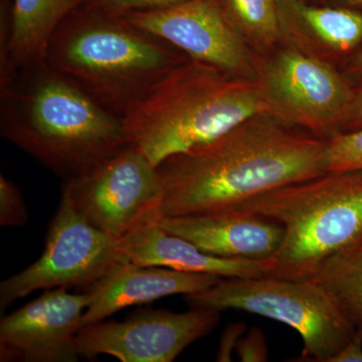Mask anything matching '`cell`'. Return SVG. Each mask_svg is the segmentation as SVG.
<instances>
[{"mask_svg": "<svg viewBox=\"0 0 362 362\" xmlns=\"http://www.w3.org/2000/svg\"><path fill=\"white\" fill-rule=\"evenodd\" d=\"M120 18L173 45L192 61L232 77L258 78L259 59L233 25L221 0H185Z\"/></svg>", "mask_w": 362, "mask_h": 362, "instance_id": "obj_10", "label": "cell"}, {"mask_svg": "<svg viewBox=\"0 0 362 362\" xmlns=\"http://www.w3.org/2000/svg\"><path fill=\"white\" fill-rule=\"evenodd\" d=\"M247 327L244 323H232L226 328L221 337L220 347L216 354V361H232V352L235 350L240 338L247 332Z\"/></svg>", "mask_w": 362, "mask_h": 362, "instance_id": "obj_24", "label": "cell"}, {"mask_svg": "<svg viewBox=\"0 0 362 362\" xmlns=\"http://www.w3.org/2000/svg\"><path fill=\"white\" fill-rule=\"evenodd\" d=\"M157 223L202 251L223 258L269 259L284 235L277 221L233 209L161 218Z\"/></svg>", "mask_w": 362, "mask_h": 362, "instance_id": "obj_13", "label": "cell"}, {"mask_svg": "<svg viewBox=\"0 0 362 362\" xmlns=\"http://www.w3.org/2000/svg\"><path fill=\"white\" fill-rule=\"evenodd\" d=\"M358 129H362V85L358 90H356L354 101L345 120L343 132Z\"/></svg>", "mask_w": 362, "mask_h": 362, "instance_id": "obj_26", "label": "cell"}, {"mask_svg": "<svg viewBox=\"0 0 362 362\" xmlns=\"http://www.w3.org/2000/svg\"><path fill=\"white\" fill-rule=\"evenodd\" d=\"M347 4H350V6H362V0H345Z\"/></svg>", "mask_w": 362, "mask_h": 362, "instance_id": "obj_28", "label": "cell"}, {"mask_svg": "<svg viewBox=\"0 0 362 362\" xmlns=\"http://www.w3.org/2000/svg\"><path fill=\"white\" fill-rule=\"evenodd\" d=\"M269 113L157 166L161 218L230 211L275 188L328 171V141Z\"/></svg>", "mask_w": 362, "mask_h": 362, "instance_id": "obj_1", "label": "cell"}, {"mask_svg": "<svg viewBox=\"0 0 362 362\" xmlns=\"http://www.w3.org/2000/svg\"><path fill=\"white\" fill-rule=\"evenodd\" d=\"M362 170V129L328 140V171Z\"/></svg>", "mask_w": 362, "mask_h": 362, "instance_id": "obj_20", "label": "cell"}, {"mask_svg": "<svg viewBox=\"0 0 362 362\" xmlns=\"http://www.w3.org/2000/svg\"><path fill=\"white\" fill-rule=\"evenodd\" d=\"M183 1L185 0H89L85 6L111 16H122L134 11L164 8Z\"/></svg>", "mask_w": 362, "mask_h": 362, "instance_id": "obj_22", "label": "cell"}, {"mask_svg": "<svg viewBox=\"0 0 362 362\" xmlns=\"http://www.w3.org/2000/svg\"><path fill=\"white\" fill-rule=\"evenodd\" d=\"M280 40L318 58L345 54L362 42V13L278 0Z\"/></svg>", "mask_w": 362, "mask_h": 362, "instance_id": "obj_16", "label": "cell"}, {"mask_svg": "<svg viewBox=\"0 0 362 362\" xmlns=\"http://www.w3.org/2000/svg\"><path fill=\"white\" fill-rule=\"evenodd\" d=\"M268 113L324 140L343 132L356 90L325 59L287 47L259 61Z\"/></svg>", "mask_w": 362, "mask_h": 362, "instance_id": "obj_7", "label": "cell"}, {"mask_svg": "<svg viewBox=\"0 0 362 362\" xmlns=\"http://www.w3.org/2000/svg\"><path fill=\"white\" fill-rule=\"evenodd\" d=\"M221 320V312L192 307L135 312L122 322L99 321L78 331L81 357L94 359L107 354L122 362H173L190 344L206 337Z\"/></svg>", "mask_w": 362, "mask_h": 362, "instance_id": "obj_11", "label": "cell"}, {"mask_svg": "<svg viewBox=\"0 0 362 362\" xmlns=\"http://www.w3.org/2000/svg\"><path fill=\"white\" fill-rule=\"evenodd\" d=\"M89 293L71 294L66 288L45 290L0 321V361L76 362L77 338Z\"/></svg>", "mask_w": 362, "mask_h": 362, "instance_id": "obj_12", "label": "cell"}, {"mask_svg": "<svg viewBox=\"0 0 362 362\" xmlns=\"http://www.w3.org/2000/svg\"><path fill=\"white\" fill-rule=\"evenodd\" d=\"M233 209L283 226L282 242L269 259L271 277L308 280L326 259L362 244V170L327 171Z\"/></svg>", "mask_w": 362, "mask_h": 362, "instance_id": "obj_5", "label": "cell"}, {"mask_svg": "<svg viewBox=\"0 0 362 362\" xmlns=\"http://www.w3.org/2000/svg\"><path fill=\"white\" fill-rule=\"evenodd\" d=\"M351 66V71L361 74L362 75V51L359 52L358 54L354 57V59L352 61L351 66Z\"/></svg>", "mask_w": 362, "mask_h": 362, "instance_id": "obj_27", "label": "cell"}, {"mask_svg": "<svg viewBox=\"0 0 362 362\" xmlns=\"http://www.w3.org/2000/svg\"><path fill=\"white\" fill-rule=\"evenodd\" d=\"M0 134L65 180L130 144L122 117L44 62L0 90Z\"/></svg>", "mask_w": 362, "mask_h": 362, "instance_id": "obj_2", "label": "cell"}, {"mask_svg": "<svg viewBox=\"0 0 362 362\" xmlns=\"http://www.w3.org/2000/svg\"><path fill=\"white\" fill-rule=\"evenodd\" d=\"M329 362H362V329H356L350 341Z\"/></svg>", "mask_w": 362, "mask_h": 362, "instance_id": "obj_25", "label": "cell"}, {"mask_svg": "<svg viewBox=\"0 0 362 362\" xmlns=\"http://www.w3.org/2000/svg\"><path fill=\"white\" fill-rule=\"evenodd\" d=\"M259 113L268 109L257 81L232 77L188 59L122 118L130 144L157 168Z\"/></svg>", "mask_w": 362, "mask_h": 362, "instance_id": "obj_4", "label": "cell"}, {"mask_svg": "<svg viewBox=\"0 0 362 362\" xmlns=\"http://www.w3.org/2000/svg\"><path fill=\"white\" fill-rule=\"evenodd\" d=\"M28 218V209L20 190L13 181L0 175V226H23Z\"/></svg>", "mask_w": 362, "mask_h": 362, "instance_id": "obj_21", "label": "cell"}, {"mask_svg": "<svg viewBox=\"0 0 362 362\" xmlns=\"http://www.w3.org/2000/svg\"><path fill=\"white\" fill-rule=\"evenodd\" d=\"M185 300L190 307L246 311L290 326L303 340L301 361L329 362L356 332L332 298L311 280L221 278Z\"/></svg>", "mask_w": 362, "mask_h": 362, "instance_id": "obj_6", "label": "cell"}, {"mask_svg": "<svg viewBox=\"0 0 362 362\" xmlns=\"http://www.w3.org/2000/svg\"><path fill=\"white\" fill-rule=\"evenodd\" d=\"M187 59L120 16L83 6L59 26L42 62L123 117Z\"/></svg>", "mask_w": 362, "mask_h": 362, "instance_id": "obj_3", "label": "cell"}, {"mask_svg": "<svg viewBox=\"0 0 362 362\" xmlns=\"http://www.w3.org/2000/svg\"><path fill=\"white\" fill-rule=\"evenodd\" d=\"M359 247H361V249L362 250V244L361 245V246H359Z\"/></svg>", "mask_w": 362, "mask_h": 362, "instance_id": "obj_29", "label": "cell"}, {"mask_svg": "<svg viewBox=\"0 0 362 362\" xmlns=\"http://www.w3.org/2000/svg\"><path fill=\"white\" fill-rule=\"evenodd\" d=\"M128 263L113 239L90 225L62 192L44 252L39 259L0 284V309L37 290L90 286L119 264Z\"/></svg>", "mask_w": 362, "mask_h": 362, "instance_id": "obj_9", "label": "cell"}, {"mask_svg": "<svg viewBox=\"0 0 362 362\" xmlns=\"http://www.w3.org/2000/svg\"><path fill=\"white\" fill-rule=\"evenodd\" d=\"M89 0H11V42L0 90L18 73L44 61L47 45L63 21Z\"/></svg>", "mask_w": 362, "mask_h": 362, "instance_id": "obj_17", "label": "cell"}, {"mask_svg": "<svg viewBox=\"0 0 362 362\" xmlns=\"http://www.w3.org/2000/svg\"><path fill=\"white\" fill-rule=\"evenodd\" d=\"M247 45L257 52L273 49L280 40L278 0H221Z\"/></svg>", "mask_w": 362, "mask_h": 362, "instance_id": "obj_19", "label": "cell"}, {"mask_svg": "<svg viewBox=\"0 0 362 362\" xmlns=\"http://www.w3.org/2000/svg\"><path fill=\"white\" fill-rule=\"evenodd\" d=\"M235 351L243 362L269 361L266 337L258 327H252L247 330L246 334L240 338Z\"/></svg>", "mask_w": 362, "mask_h": 362, "instance_id": "obj_23", "label": "cell"}, {"mask_svg": "<svg viewBox=\"0 0 362 362\" xmlns=\"http://www.w3.org/2000/svg\"><path fill=\"white\" fill-rule=\"evenodd\" d=\"M63 192L86 221L113 239L161 218L160 176L133 144L87 173L65 180Z\"/></svg>", "mask_w": 362, "mask_h": 362, "instance_id": "obj_8", "label": "cell"}, {"mask_svg": "<svg viewBox=\"0 0 362 362\" xmlns=\"http://www.w3.org/2000/svg\"><path fill=\"white\" fill-rule=\"evenodd\" d=\"M119 249L128 263L140 267H165L220 278L270 276L269 259L223 258L202 251L192 243L166 232L157 221L135 228L119 240Z\"/></svg>", "mask_w": 362, "mask_h": 362, "instance_id": "obj_15", "label": "cell"}, {"mask_svg": "<svg viewBox=\"0 0 362 362\" xmlns=\"http://www.w3.org/2000/svg\"><path fill=\"white\" fill-rule=\"evenodd\" d=\"M308 280L321 286L356 329H362V250L333 255Z\"/></svg>", "mask_w": 362, "mask_h": 362, "instance_id": "obj_18", "label": "cell"}, {"mask_svg": "<svg viewBox=\"0 0 362 362\" xmlns=\"http://www.w3.org/2000/svg\"><path fill=\"white\" fill-rule=\"evenodd\" d=\"M221 278L165 267L119 264L88 288L90 302L83 326L99 322L126 307L150 303L173 295H189L218 284ZM82 326V327H83Z\"/></svg>", "mask_w": 362, "mask_h": 362, "instance_id": "obj_14", "label": "cell"}]
</instances>
